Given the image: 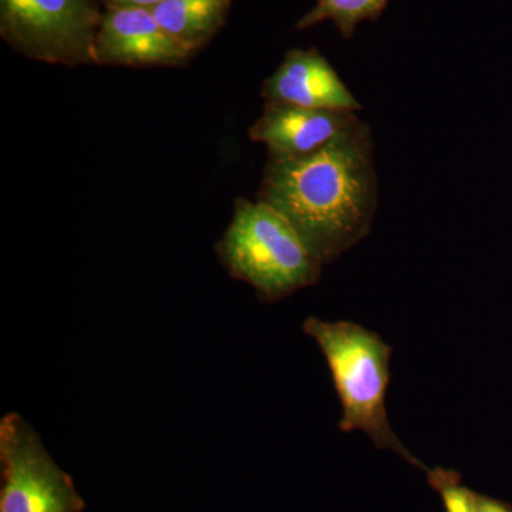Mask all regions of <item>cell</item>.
I'll use <instances>...</instances> for the list:
<instances>
[{"label":"cell","mask_w":512,"mask_h":512,"mask_svg":"<svg viewBox=\"0 0 512 512\" xmlns=\"http://www.w3.org/2000/svg\"><path fill=\"white\" fill-rule=\"evenodd\" d=\"M427 480L434 491L443 500L446 512H476L474 511V491L463 485L460 474L446 468H433L427 471Z\"/></svg>","instance_id":"obj_11"},{"label":"cell","mask_w":512,"mask_h":512,"mask_svg":"<svg viewBox=\"0 0 512 512\" xmlns=\"http://www.w3.org/2000/svg\"><path fill=\"white\" fill-rule=\"evenodd\" d=\"M265 101L306 109L352 111L362 104L353 96L338 72L318 49H293L286 53L262 86Z\"/></svg>","instance_id":"obj_8"},{"label":"cell","mask_w":512,"mask_h":512,"mask_svg":"<svg viewBox=\"0 0 512 512\" xmlns=\"http://www.w3.org/2000/svg\"><path fill=\"white\" fill-rule=\"evenodd\" d=\"M474 511L476 512H512L510 505L503 503V501L494 500V498L487 497L474 493Z\"/></svg>","instance_id":"obj_12"},{"label":"cell","mask_w":512,"mask_h":512,"mask_svg":"<svg viewBox=\"0 0 512 512\" xmlns=\"http://www.w3.org/2000/svg\"><path fill=\"white\" fill-rule=\"evenodd\" d=\"M106 8H148L153 9L154 6L160 5L164 0H101Z\"/></svg>","instance_id":"obj_13"},{"label":"cell","mask_w":512,"mask_h":512,"mask_svg":"<svg viewBox=\"0 0 512 512\" xmlns=\"http://www.w3.org/2000/svg\"><path fill=\"white\" fill-rule=\"evenodd\" d=\"M258 200L291 222L320 264L336 261L367 237L375 220L372 130L360 121L315 153L268 156Z\"/></svg>","instance_id":"obj_1"},{"label":"cell","mask_w":512,"mask_h":512,"mask_svg":"<svg viewBox=\"0 0 512 512\" xmlns=\"http://www.w3.org/2000/svg\"><path fill=\"white\" fill-rule=\"evenodd\" d=\"M231 3L232 0H164L151 10L168 35L195 53L217 35Z\"/></svg>","instance_id":"obj_9"},{"label":"cell","mask_w":512,"mask_h":512,"mask_svg":"<svg viewBox=\"0 0 512 512\" xmlns=\"http://www.w3.org/2000/svg\"><path fill=\"white\" fill-rule=\"evenodd\" d=\"M194 53L160 25L148 8H106L101 15L94 62L96 66H181Z\"/></svg>","instance_id":"obj_6"},{"label":"cell","mask_w":512,"mask_h":512,"mask_svg":"<svg viewBox=\"0 0 512 512\" xmlns=\"http://www.w3.org/2000/svg\"><path fill=\"white\" fill-rule=\"evenodd\" d=\"M217 254L229 275L247 282L265 302L281 301L318 284L322 275L323 265L291 222L264 201H235Z\"/></svg>","instance_id":"obj_3"},{"label":"cell","mask_w":512,"mask_h":512,"mask_svg":"<svg viewBox=\"0 0 512 512\" xmlns=\"http://www.w3.org/2000/svg\"><path fill=\"white\" fill-rule=\"evenodd\" d=\"M101 15L92 0H0V35L37 62L96 66Z\"/></svg>","instance_id":"obj_4"},{"label":"cell","mask_w":512,"mask_h":512,"mask_svg":"<svg viewBox=\"0 0 512 512\" xmlns=\"http://www.w3.org/2000/svg\"><path fill=\"white\" fill-rule=\"evenodd\" d=\"M0 512H83L73 478L57 466L39 434L18 413L0 421Z\"/></svg>","instance_id":"obj_5"},{"label":"cell","mask_w":512,"mask_h":512,"mask_svg":"<svg viewBox=\"0 0 512 512\" xmlns=\"http://www.w3.org/2000/svg\"><path fill=\"white\" fill-rule=\"evenodd\" d=\"M302 329L318 343L328 362L342 404L340 431H362L379 450L393 451L427 473L430 468L404 446L387 416L392 348L377 333L348 320L325 322L311 316Z\"/></svg>","instance_id":"obj_2"},{"label":"cell","mask_w":512,"mask_h":512,"mask_svg":"<svg viewBox=\"0 0 512 512\" xmlns=\"http://www.w3.org/2000/svg\"><path fill=\"white\" fill-rule=\"evenodd\" d=\"M387 3L389 0H318L296 29H309L330 20L343 36L350 37L360 23L376 19Z\"/></svg>","instance_id":"obj_10"},{"label":"cell","mask_w":512,"mask_h":512,"mask_svg":"<svg viewBox=\"0 0 512 512\" xmlns=\"http://www.w3.org/2000/svg\"><path fill=\"white\" fill-rule=\"evenodd\" d=\"M360 121L352 111L306 109L265 101L264 111L249 128V138L264 144L268 156H306L328 146Z\"/></svg>","instance_id":"obj_7"}]
</instances>
